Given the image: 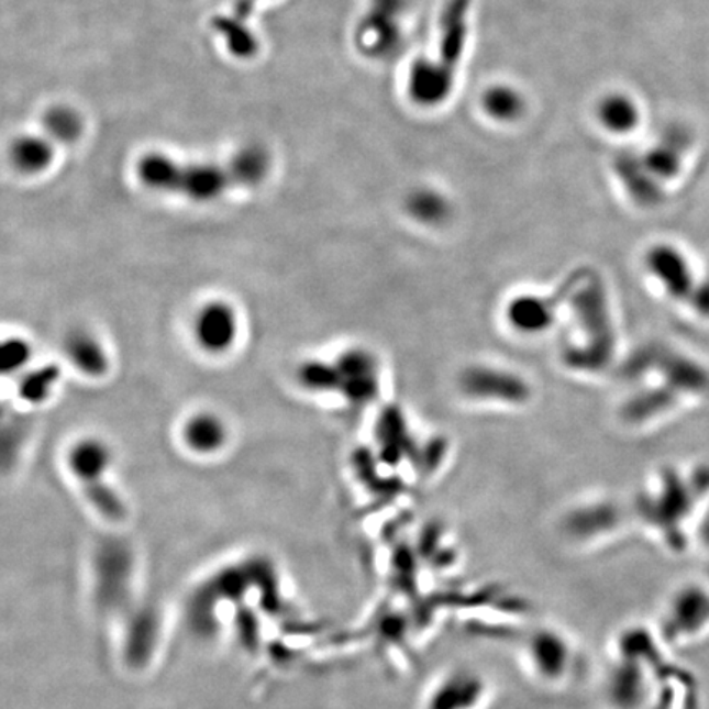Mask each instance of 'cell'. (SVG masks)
<instances>
[{
    "label": "cell",
    "mask_w": 709,
    "mask_h": 709,
    "mask_svg": "<svg viewBox=\"0 0 709 709\" xmlns=\"http://www.w3.org/2000/svg\"><path fill=\"white\" fill-rule=\"evenodd\" d=\"M0 366L5 375L10 373L20 372L29 365L32 358V347L29 342L23 339L12 337L3 341L2 348H0Z\"/></svg>",
    "instance_id": "44dd1931"
},
{
    "label": "cell",
    "mask_w": 709,
    "mask_h": 709,
    "mask_svg": "<svg viewBox=\"0 0 709 709\" xmlns=\"http://www.w3.org/2000/svg\"><path fill=\"white\" fill-rule=\"evenodd\" d=\"M232 171H234L239 188H253L262 185L272 169V156L262 145H246L232 156Z\"/></svg>",
    "instance_id": "e0dca14e"
},
{
    "label": "cell",
    "mask_w": 709,
    "mask_h": 709,
    "mask_svg": "<svg viewBox=\"0 0 709 709\" xmlns=\"http://www.w3.org/2000/svg\"><path fill=\"white\" fill-rule=\"evenodd\" d=\"M212 29L225 45L229 55L236 59H252L258 53L259 42L250 25V20L228 12L215 16Z\"/></svg>",
    "instance_id": "5bb4252c"
},
{
    "label": "cell",
    "mask_w": 709,
    "mask_h": 709,
    "mask_svg": "<svg viewBox=\"0 0 709 709\" xmlns=\"http://www.w3.org/2000/svg\"><path fill=\"white\" fill-rule=\"evenodd\" d=\"M645 268L667 298L690 301L697 288L698 275L680 246L655 243L645 255Z\"/></svg>",
    "instance_id": "8992f818"
},
{
    "label": "cell",
    "mask_w": 709,
    "mask_h": 709,
    "mask_svg": "<svg viewBox=\"0 0 709 709\" xmlns=\"http://www.w3.org/2000/svg\"><path fill=\"white\" fill-rule=\"evenodd\" d=\"M688 304L697 312L698 318L709 321V273L705 278H698L697 288Z\"/></svg>",
    "instance_id": "7402d4cb"
},
{
    "label": "cell",
    "mask_w": 709,
    "mask_h": 709,
    "mask_svg": "<svg viewBox=\"0 0 709 709\" xmlns=\"http://www.w3.org/2000/svg\"><path fill=\"white\" fill-rule=\"evenodd\" d=\"M59 379L58 365H45L23 376L19 385V395L23 401L38 405L52 395Z\"/></svg>",
    "instance_id": "d6986e66"
},
{
    "label": "cell",
    "mask_w": 709,
    "mask_h": 709,
    "mask_svg": "<svg viewBox=\"0 0 709 709\" xmlns=\"http://www.w3.org/2000/svg\"><path fill=\"white\" fill-rule=\"evenodd\" d=\"M609 700L619 709H639L647 700L649 678L638 657H628L612 668L608 684Z\"/></svg>",
    "instance_id": "8fae6325"
},
{
    "label": "cell",
    "mask_w": 709,
    "mask_h": 709,
    "mask_svg": "<svg viewBox=\"0 0 709 709\" xmlns=\"http://www.w3.org/2000/svg\"><path fill=\"white\" fill-rule=\"evenodd\" d=\"M228 429L221 418L211 412H201L189 419L185 428V441L199 454H212L225 444Z\"/></svg>",
    "instance_id": "2e32d148"
},
{
    "label": "cell",
    "mask_w": 709,
    "mask_h": 709,
    "mask_svg": "<svg viewBox=\"0 0 709 709\" xmlns=\"http://www.w3.org/2000/svg\"><path fill=\"white\" fill-rule=\"evenodd\" d=\"M591 122L606 139L624 142L641 130L644 108L628 89H606L592 101Z\"/></svg>",
    "instance_id": "5b68a950"
},
{
    "label": "cell",
    "mask_w": 709,
    "mask_h": 709,
    "mask_svg": "<svg viewBox=\"0 0 709 709\" xmlns=\"http://www.w3.org/2000/svg\"><path fill=\"white\" fill-rule=\"evenodd\" d=\"M135 171L145 188L195 202L215 201L229 189L239 188L229 163L181 162L162 152L145 153Z\"/></svg>",
    "instance_id": "7a4b0ae2"
},
{
    "label": "cell",
    "mask_w": 709,
    "mask_h": 709,
    "mask_svg": "<svg viewBox=\"0 0 709 709\" xmlns=\"http://www.w3.org/2000/svg\"><path fill=\"white\" fill-rule=\"evenodd\" d=\"M709 489V481H695L694 485H682L677 479L664 483L662 491L652 499L645 509L649 521L658 528L672 547H682L685 539L682 535V524L694 511L698 498Z\"/></svg>",
    "instance_id": "277c9868"
},
{
    "label": "cell",
    "mask_w": 709,
    "mask_h": 709,
    "mask_svg": "<svg viewBox=\"0 0 709 709\" xmlns=\"http://www.w3.org/2000/svg\"><path fill=\"white\" fill-rule=\"evenodd\" d=\"M299 381L311 391H339L341 376L335 363L312 362L304 363L299 368Z\"/></svg>",
    "instance_id": "ffe728a7"
},
{
    "label": "cell",
    "mask_w": 709,
    "mask_h": 709,
    "mask_svg": "<svg viewBox=\"0 0 709 709\" xmlns=\"http://www.w3.org/2000/svg\"><path fill=\"white\" fill-rule=\"evenodd\" d=\"M476 108L489 125L514 129L528 118L531 101L521 86L509 79H495L479 89Z\"/></svg>",
    "instance_id": "ba28073f"
},
{
    "label": "cell",
    "mask_w": 709,
    "mask_h": 709,
    "mask_svg": "<svg viewBox=\"0 0 709 709\" xmlns=\"http://www.w3.org/2000/svg\"><path fill=\"white\" fill-rule=\"evenodd\" d=\"M411 0H368L354 30L356 52L369 62L398 55L411 32Z\"/></svg>",
    "instance_id": "3957f363"
},
{
    "label": "cell",
    "mask_w": 709,
    "mask_h": 709,
    "mask_svg": "<svg viewBox=\"0 0 709 709\" xmlns=\"http://www.w3.org/2000/svg\"><path fill=\"white\" fill-rule=\"evenodd\" d=\"M262 0H236L234 9L232 12L236 15L243 16V19L250 20L253 15V10Z\"/></svg>",
    "instance_id": "603a6c76"
},
{
    "label": "cell",
    "mask_w": 709,
    "mask_h": 709,
    "mask_svg": "<svg viewBox=\"0 0 709 709\" xmlns=\"http://www.w3.org/2000/svg\"><path fill=\"white\" fill-rule=\"evenodd\" d=\"M709 628V590L687 585L672 596L662 621V634L672 644L697 638Z\"/></svg>",
    "instance_id": "52a82bcc"
},
{
    "label": "cell",
    "mask_w": 709,
    "mask_h": 709,
    "mask_svg": "<svg viewBox=\"0 0 709 709\" xmlns=\"http://www.w3.org/2000/svg\"><path fill=\"white\" fill-rule=\"evenodd\" d=\"M69 468L82 485L106 479L111 467V451L98 439H82L69 452Z\"/></svg>",
    "instance_id": "4fadbf2b"
},
{
    "label": "cell",
    "mask_w": 709,
    "mask_h": 709,
    "mask_svg": "<svg viewBox=\"0 0 709 709\" xmlns=\"http://www.w3.org/2000/svg\"><path fill=\"white\" fill-rule=\"evenodd\" d=\"M239 322L234 308L228 302L206 304L195 319V337L199 347L209 354H222L235 344Z\"/></svg>",
    "instance_id": "9c48e42d"
},
{
    "label": "cell",
    "mask_w": 709,
    "mask_h": 709,
    "mask_svg": "<svg viewBox=\"0 0 709 709\" xmlns=\"http://www.w3.org/2000/svg\"><path fill=\"white\" fill-rule=\"evenodd\" d=\"M700 541L704 542L705 547L709 549V516L704 519V522H701Z\"/></svg>",
    "instance_id": "cb8c5ba5"
},
{
    "label": "cell",
    "mask_w": 709,
    "mask_h": 709,
    "mask_svg": "<svg viewBox=\"0 0 709 709\" xmlns=\"http://www.w3.org/2000/svg\"><path fill=\"white\" fill-rule=\"evenodd\" d=\"M472 0H448L432 45L409 62L405 96L411 108L434 112L455 95L472 42Z\"/></svg>",
    "instance_id": "6da1fadb"
},
{
    "label": "cell",
    "mask_w": 709,
    "mask_h": 709,
    "mask_svg": "<svg viewBox=\"0 0 709 709\" xmlns=\"http://www.w3.org/2000/svg\"><path fill=\"white\" fill-rule=\"evenodd\" d=\"M528 658L542 680L558 682L567 675L572 649L564 635L554 629H542L529 641Z\"/></svg>",
    "instance_id": "30bf717a"
},
{
    "label": "cell",
    "mask_w": 709,
    "mask_h": 709,
    "mask_svg": "<svg viewBox=\"0 0 709 709\" xmlns=\"http://www.w3.org/2000/svg\"><path fill=\"white\" fill-rule=\"evenodd\" d=\"M56 143L40 133L16 136L10 145V162L23 175H40L53 165Z\"/></svg>",
    "instance_id": "7c38bea8"
},
{
    "label": "cell",
    "mask_w": 709,
    "mask_h": 709,
    "mask_svg": "<svg viewBox=\"0 0 709 709\" xmlns=\"http://www.w3.org/2000/svg\"><path fill=\"white\" fill-rule=\"evenodd\" d=\"M65 351L76 369L85 375L102 376L108 372V354L101 342L88 331H73L66 339Z\"/></svg>",
    "instance_id": "9a60e30c"
},
{
    "label": "cell",
    "mask_w": 709,
    "mask_h": 709,
    "mask_svg": "<svg viewBox=\"0 0 709 709\" xmlns=\"http://www.w3.org/2000/svg\"><path fill=\"white\" fill-rule=\"evenodd\" d=\"M708 574H709V570H708Z\"/></svg>",
    "instance_id": "d4e9b609"
},
{
    "label": "cell",
    "mask_w": 709,
    "mask_h": 709,
    "mask_svg": "<svg viewBox=\"0 0 709 709\" xmlns=\"http://www.w3.org/2000/svg\"><path fill=\"white\" fill-rule=\"evenodd\" d=\"M43 130L56 145L78 142L85 132V120L76 109L68 106H55L43 115Z\"/></svg>",
    "instance_id": "ac0fdd59"
}]
</instances>
